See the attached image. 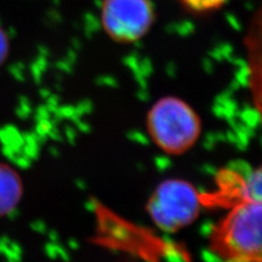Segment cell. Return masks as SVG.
I'll return each mask as SVG.
<instances>
[{
  "label": "cell",
  "mask_w": 262,
  "mask_h": 262,
  "mask_svg": "<svg viewBox=\"0 0 262 262\" xmlns=\"http://www.w3.org/2000/svg\"><path fill=\"white\" fill-rule=\"evenodd\" d=\"M261 199L229 207L212 227L209 249L219 262H261Z\"/></svg>",
  "instance_id": "1"
},
{
  "label": "cell",
  "mask_w": 262,
  "mask_h": 262,
  "mask_svg": "<svg viewBox=\"0 0 262 262\" xmlns=\"http://www.w3.org/2000/svg\"><path fill=\"white\" fill-rule=\"evenodd\" d=\"M146 127L153 142L167 154L180 155L198 141L201 120L191 106L175 96L162 97L147 113Z\"/></svg>",
  "instance_id": "2"
},
{
  "label": "cell",
  "mask_w": 262,
  "mask_h": 262,
  "mask_svg": "<svg viewBox=\"0 0 262 262\" xmlns=\"http://www.w3.org/2000/svg\"><path fill=\"white\" fill-rule=\"evenodd\" d=\"M204 204V194L192 184L184 179L170 178L155 188L146 211L160 229L175 233L191 225L200 215Z\"/></svg>",
  "instance_id": "3"
},
{
  "label": "cell",
  "mask_w": 262,
  "mask_h": 262,
  "mask_svg": "<svg viewBox=\"0 0 262 262\" xmlns=\"http://www.w3.org/2000/svg\"><path fill=\"white\" fill-rule=\"evenodd\" d=\"M102 21L106 33L115 40L136 42L152 26L153 6L150 0H104Z\"/></svg>",
  "instance_id": "4"
},
{
  "label": "cell",
  "mask_w": 262,
  "mask_h": 262,
  "mask_svg": "<svg viewBox=\"0 0 262 262\" xmlns=\"http://www.w3.org/2000/svg\"><path fill=\"white\" fill-rule=\"evenodd\" d=\"M23 195V183L18 171L0 163V217L6 216L18 207Z\"/></svg>",
  "instance_id": "5"
},
{
  "label": "cell",
  "mask_w": 262,
  "mask_h": 262,
  "mask_svg": "<svg viewBox=\"0 0 262 262\" xmlns=\"http://www.w3.org/2000/svg\"><path fill=\"white\" fill-rule=\"evenodd\" d=\"M184 5L189 9L198 12H204L217 9L226 4L227 0H182Z\"/></svg>",
  "instance_id": "6"
},
{
  "label": "cell",
  "mask_w": 262,
  "mask_h": 262,
  "mask_svg": "<svg viewBox=\"0 0 262 262\" xmlns=\"http://www.w3.org/2000/svg\"><path fill=\"white\" fill-rule=\"evenodd\" d=\"M8 52H9V42H8L6 33L0 29V64L6 60Z\"/></svg>",
  "instance_id": "7"
}]
</instances>
